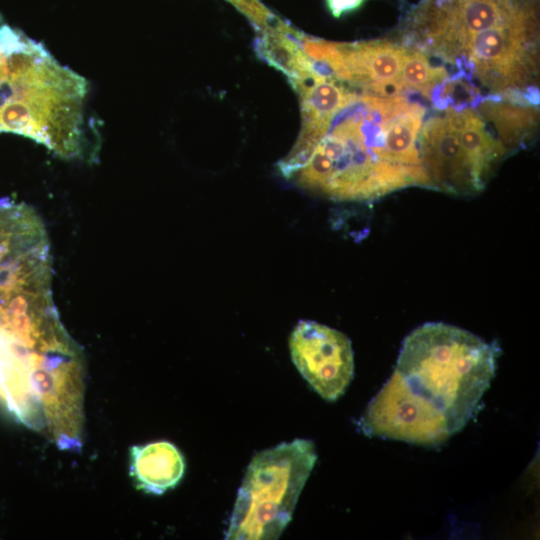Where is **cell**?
Instances as JSON below:
<instances>
[{"label": "cell", "mask_w": 540, "mask_h": 540, "mask_svg": "<svg viewBox=\"0 0 540 540\" xmlns=\"http://www.w3.org/2000/svg\"><path fill=\"white\" fill-rule=\"evenodd\" d=\"M501 349L443 322H428L403 340L390 378L357 422L368 437L437 446L481 409Z\"/></svg>", "instance_id": "cell-1"}, {"label": "cell", "mask_w": 540, "mask_h": 540, "mask_svg": "<svg viewBox=\"0 0 540 540\" xmlns=\"http://www.w3.org/2000/svg\"><path fill=\"white\" fill-rule=\"evenodd\" d=\"M396 104L397 97L356 94L290 179L336 201L374 200L418 185L385 145L386 121Z\"/></svg>", "instance_id": "cell-2"}, {"label": "cell", "mask_w": 540, "mask_h": 540, "mask_svg": "<svg viewBox=\"0 0 540 540\" xmlns=\"http://www.w3.org/2000/svg\"><path fill=\"white\" fill-rule=\"evenodd\" d=\"M86 93L83 77L20 33L0 85V131L30 137L65 158L82 157Z\"/></svg>", "instance_id": "cell-3"}, {"label": "cell", "mask_w": 540, "mask_h": 540, "mask_svg": "<svg viewBox=\"0 0 540 540\" xmlns=\"http://www.w3.org/2000/svg\"><path fill=\"white\" fill-rule=\"evenodd\" d=\"M316 460L315 445L307 439L282 442L255 454L238 489L225 539H278Z\"/></svg>", "instance_id": "cell-4"}, {"label": "cell", "mask_w": 540, "mask_h": 540, "mask_svg": "<svg viewBox=\"0 0 540 540\" xmlns=\"http://www.w3.org/2000/svg\"><path fill=\"white\" fill-rule=\"evenodd\" d=\"M292 361L302 377L323 399L337 400L354 375L350 339L342 332L312 320H301L289 337Z\"/></svg>", "instance_id": "cell-5"}, {"label": "cell", "mask_w": 540, "mask_h": 540, "mask_svg": "<svg viewBox=\"0 0 540 540\" xmlns=\"http://www.w3.org/2000/svg\"><path fill=\"white\" fill-rule=\"evenodd\" d=\"M418 152L425 187L454 195H472L484 188L457 129L445 116L426 122L418 137Z\"/></svg>", "instance_id": "cell-6"}, {"label": "cell", "mask_w": 540, "mask_h": 540, "mask_svg": "<svg viewBox=\"0 0 540 540\" xmlns=\"http://www.w3.org/2000/svg\"><path fill=\"white\" fill-rule=\"evenodd\" d=\"M406 52L386 41L335 43L327 65L337 79L392 96L403 88L400 72Z\"/></svg>", "instance_id": "cell-7"}, {"label": "cell", "mask_w": 540, "mask_h": 540, "mask_svg": "<svg viewBox=\"0 0 540 540\" xmlns=\"http://www.w3.org/2000/svg\"><path fill=\"white\" fill-rule=\"evenodd\" d=\"M296 92L300 96L302 127L291 151L279 161L280 173L289 179L327 132L334 116L356 95L333 78H320Z\"/></svg>", "instance_id": "cell-8"}, {"label": "cell", "mask_w": 540, "mask_h": 540, "mask_svg": "<svg viewBox=\"0 0 540 540\" xmlns=\"http://www.w3.org/2000/svg\"><path fill=\"white\" fill-rule=\"evenodd\" d=\"M129 464L135 487L153 495H161L176 487L185 472L183 455L168 441L131 447Z\"/></svg>", "instance_id": "cell-9"}, {"label": "cell", "mask_w": 540, "mask_h": 540, "mask_svg": "<svg viewBox=\"0 0 540 540\" xmlns=\"http://www.w3.org/2000/svg\"><path fill=\"white\" fill-rule=\"evenodd\" d=\"M298 32L282 20L274 27L258 31L254 44L257 55L285 74L295 90L323 77L316 72L314 61L300 48Z\"/></svg>", "instance_id": "cell-10"}, {"label": "cell", "mask_w": 540, "mask_h": 540, "mask_svg": "<svg viewBox=\"0 0 540 540\" xmlns=\"http://www.w3.org/2000/svg\"><path fill=\"white\" fill-rule=\"evenodd\" d=\"M445 117L457 129L476 174L486 184L492 168L504 155L505 147L486 130L484 123L473 110L465 109L459 112L449 109Z\"/></svg>", "instance_id": "cell-11"}, {"label": "cell", "mask_w": 540, "mask_h": 540, "mask_svg": "<svg viewBox=\"0 0 540 540\" xmlns=\"http://www.w3.org/2000/svg\"><path fill=\"white\" fill-rule=\"evenodd\" d=\"M481 110L495 124L504 147L518 145L536 124V114L531 109L488 102Z\"/></svg>", "instance_id": "cell-12"}, {"label": "cell", "mask_w": 540, "mask_h": 540, "mask_svg": "<svg viewBox=\"0 0 540 540\" xmlns=\"http://www.w3.org/2000/svg\"><path fill=\"white\" fill-rule=\"evenodd\" d=\"M446 77V71L442 67L431 66L424 54L406 52L400 72V82L403 87L415 89L431 98L434 85L442 82Z\"/></svg>", "instance_id": "cell-13"}, {"label": "cell", "mask_w": 540, "mask_h": 540, "mask_svg": "<svg viewBox=\"0 0 540 540\" xmlns=\"http://www.w3.org/2000/svg\"><path fill=\"white\" fill-rule=\"evenodd\" d=\"M329 12L335 17L340 18L345 14L354 12L361 8L365 0H325Z\"/></svg>", "instance_id": "cell-14"}]
</instances>
